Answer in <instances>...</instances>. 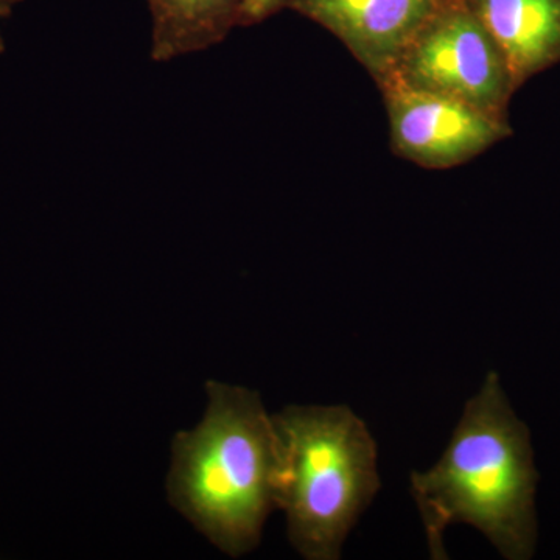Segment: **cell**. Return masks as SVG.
<instances>
[{"mask_svg":"<svg viewBox=\"0 0 560 560\" xmlns=\"http://www.w3.org/2000/svg\"><path fill=\"white\" fill-rule=\"evenodd\" d=\"M11 13H13V9H11V7L0 3V21L5 20V18H10ZM5 50V38H3L2 32H0V55H2Z\"/></svg>","mask_w":560,"mask_h":560,"instance_id":"obj_10","label":"cell"},{"mask_svg":"<svg viewBox=\"0 0 560 560\" xmlns=\"http://www.w3.org/2000/svg\"><path fill=\"white\" fill-rule=\"evenodd\" d=\"M537 481L528 427L512 410L499 374L489 372L441 459L411 474L431 559H447L444 533L455 523L481 530L503 558L529 559L537 539Z\"/></svg>","mask_w":560,"mask_h":560,"instance_id":"obj_1","label":"cell"},{"mask_svg":"<svg viewBox=\"0 0 560 560\" xmlns=\"http://www.w3.org/2000/svg\"><path fill=\"white\" fill-rule=\"evenodd\" d=\"M386 80L499 117H508L512 95L521 90L503 50L466 0H442Z\"/></svg>","mask_w":560,"mask_h":560,"instance_id":"obj_4","label":"cell"},{"mask_svg":"<svg viewBox=\"0 0 560 560\" xmlns=\"http://www.w3.org/2000/svg\"><path fill=\"white\" fill-rule=\"evenodd\" d=\"M200 425L173 441L168 497L173 506L226 555L260 541L280 470L275 419L256 390L208 382Z\"/></svg>","mask_w":560,"mask_h":560,"instance_id":"obj_2","label":"cell"},{"mask_svg":"<svg viewBox=\"0 0 560 560\" xmlns=\"http://www.w3.org/2000/svg\"><path fill=\"white\" fill-rule=\"evenodd\" d=\"M442 0H294L291 11L330 32L370 72L388 79Z\"/></svg>","mask_w":560,"mask_h":560,"instance_id":"obj_6","label":"cell"},{"mask_svg":"<svg viewBox=\"0 0 560 560\" xmlns=\"http://www.w3.org/2000/svg\"><path fill=\"white\" fill-rule=\"evenodd\" d=\"M280 440L276 508L311 560L340 559L342 544L377 495V445L350 408L287 407L272 416Z\"/></svg>","mask_w":560,"mask_h":560,"instance_id":"obj_3","label":"cell"},{"mask_svg":"<svg viewBox=\"0 0 560 560\" xmlns=\"http://www.w3.org/2000/svg\"><path fill=\"white\" fill-rule=\"evenodd\" d=\"M151 14L150 57L171 62L212 49L241 27L245 0H147Z\"/></svg>","mask_w":560,"mask_h":560,"instance_id":"obj_8","label":"cell"},{"mask_svg":"<svg viewBox=\"0 0 560 560\" xmlns=\"http://www.w3.org/2000/svg\"><path fill=\"white\" fill-rule=\"evenodd\" d=\"M389 120L394 154L430 171L458 167L511 138L508 117L467 103L412 90L396 80L378 84Z\"/></svg>","mask_w":560,"mask_h":560,"instance_id":"obj_5","label":"cell"},{"mask_svg":"<svg viewBox=\"0 0 560 560\" xmlns=\"http://www.w3.org/2000/svg\"><path fill=\"white\" fill-rule=\"evenodd\" d=\"M22 2H24V0H0V3H3V5H9L11 9H14V7L20 5Z\"/></svg>","mask_w":560,"mask_h":560,"instance_id":"obj_11","label":"cell"},{"mask_svg":"<svg viewBox=\"0 0 560 560\" xmlns=\"http://www.w3.org/2000/svg\"><path fill=\"white\" fill-rule=\"evenodd\" d=\"M294 0H245L243 5L241 27H253L276 16L283 10H290Z\"/></svg>","mask_w":560,"mask_h":560,"instance_id":"obj_9","label":"cell"},{"mask_svg":"<svg viewBox=\"0 0 560 560\" xmlns=\"http://www.w3.org/2000/svg\"><path fill=\"white\" fill-rule=\"evenodd\" d=\"M510 62L518 86L560 62V0H466Z\"/></svg>","mask_w":560,"mask_h":560,"instance_id":"obj_7","label":"cell"}]
</instances>
